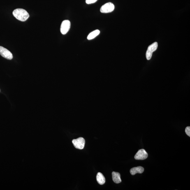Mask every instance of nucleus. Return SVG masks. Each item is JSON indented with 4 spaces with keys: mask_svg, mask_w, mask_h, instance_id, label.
Returning <instances> with one entry per match:
<instances>
[{
    "mask_svg": "<svg viewBox=\"0 0 190 190\" xmlns=\"http://www.w3.org/2000/svg\"><path fill=\"white\" fill-rule=\"evenodd\" d=\"M96 180L98 184L100 185H103L105 182V177L101 172H98L97 174Z\"/></svg>",
    "mask_w": 190,
    "mask_h": 190,
    "instance_id": "9d476101",
    "label": "nucleus"
},
{
    "mask_svg": "<svg viewBox=\"0 0 190 190\" xmlns=\"http://www.w3.org/2000/svg\"><path fill=\"white\" fill-rule=\"evenodd\" d=\"M114 6L113 4L109 2L106 3L101 7L100 11L103 13H108L112 12L114 9Z\"/></svg>",
    "mask_w": 190,
    "mask_h": 190,
    "instance_id": "20e7f679",
    "label": "nucleus"
},
{
    "mask_svg": "<svg viewBox=\"0 0 190 190\" xmlns=\"http://www.w3.org/2000/svg\"><path fill=\"white\" fill-rule=\"evenodd\" d=\"M12 14L18 20L22 22H24L27 20L29 17L28 12L22 9H16L13 11Z\"/></svg>",
    "mask_w": 190,
    "mask_h": 190,
    "instance_id": "f257e3e1",
    "label": "nucleus"
},
{
    "mask_svg": "<svg viewBox=\"0 0 190 190\" xmlns=\"http://www.w3.org/2000/svg\"><path fill=\"white\" fill-rule=\"evenodd\" d=\"M70 27L69 21L66 20L63 21L61 24L60 31L63 35L66 34L69 31Z\"/></svg>",
    "mask_w": 190,
    "mask_h": 190,
    "instance_id": "423d86ee",
    "label": "nucleus"
},
{
    "mask_svg": "<svg viewBox=\"0 0 190 190\" xmlns=\"http://www.w3.org/2000/svg\"><path fill=\"white\" fill-rule=\"evenodd\" d=\"M147 153L144 149L140 150L135 156V159L136 160H144L147 159Z\"/></svg>",
    "mask_w": 190,
    "mask_h": 190,
    "instance_id": "0eeeda50",
    "label": "nucleus"
},
{
    "mask_svg": "<svg viewBox=\"0 0 190 190\" xmlns=\"http://www.w3.org/2000/svg\"><path fill=\"white\" fill-rule=\"evenodd\" d=\"M158 47V43L157 42L149 45L146 52V56L147 60H150L152 57L153 52L155 51Z\"/></svg>",
    "mask_w": 190,
    "mask_h": 190,
    "instance_id": "7ed1b4c3",
    "label": "nucleus"
},
{
    "mask_svg": "<svg viewBox=\"0 0 190 190\" xmlns=\"http://www.w3.org/2000/svg\"><path fill=\"white\" fill-rule=\"evenodd\" d=\"M72 143L76 148L82 149L84 148L85 143V140L82 137H79L72 140Z\"/></svg>",
    "mask_w": 190,
    "mask_h": 190,
    "instance_id": "f03ea898",
    "label": "nucleus"
},
{
    "mask_svg": "<svg viewBox=\"0 0 190 190\" xmlns=\"http://www.w3.org/2000/svg\"><path fill=\"white\" fill-rule=\"evenodd\" d=\"M100 31L99 30H96L90 33L87 37L88 40H91L93 39L100 34Z\"/></svg>",
    "mask_w": 190,
    "mask_h": 190,
    "instance_id": "9b49d317",
    "label": "nucleus"
},
{
    "mask_svg": "<svg viewBox=\"0 0 190 190\" xmlns=\"http://www.w3.org/2000/svg\"><path fill=\"white\" fill-rule=\"evenodd\" d=\"M112 179L116 184H119L121 182V175L119 172H112Z\"/></svg>",
    "mask_w": 190,
    "mask_h": 190,
    "instance_id": "1a4fd4ad",
    "label": "nucleus"
},
{
    "mask_svg": "<svg viewBox=\"0 0 190 190\" xmlns=\"http://www.w3.org/2000/svg\"><path fill=\"white\" fill-rule=\"evenodd\" d=\"M185 132L186 134L188 136L190 137V127L187 126L186 127L185 129Z\"/></svg>",
    "mask_w": 190,
    "mask_h": 190,
    "instance_id": "f8f14e48",
    "label": "nucleus"
},
{
    "mask_svg": "<svg viewBox=\"0 0 190 190\" xmlns=\"http://www.w3.org/2000/svg\"><path fill=\"white\" fill-rule=\"evenodd\" d=\"M98 0H86V3L88 4H91L96 2Z\"/></svg>",
    "mask_w": 190,
    "mask_h": 190,
    "instance_id": "ddd939ff",
    "label": "nucleus"
},
{
    "mask_svg": "<svg viewBox=\"0 0 190 190\" xmlns=\"http://www.w3.org/2000/svg\"><path fill=\"white\" fill-rule=\"evenodd\" d=\"M0 55L7 59L11 60L13 59V55L11 52L2 46H0Z\"/></svg>",
    "mask_w": 190,
    "mask_h": 190,
    "instance_id": "39448f33",
    "label": "nucleus"
},
{
    "mask_svg": "<svg viewBox=\"0 0 190 190\" xmlns=\"http://www.w3.org/2000/svg\"><path fill=\"white\" fill-rule=\"evenodd\" d=\"M144 171V168L141 166L134 167L130 170V173L132 175H135L137 173L142 174Z\"/></svg>",
    "mask_w": 190,
    "mask_h": 190,
    "instance_id": "6e6552de",
    "label": "nucleus"
}]
</instances>
